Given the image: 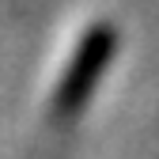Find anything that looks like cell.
Returning <instances> with one entry per match:
<instances>
[{"mask_svg":"<svg viewBox=\"0 0 159 159\" xmlns=\"http://www.w3.org/2000/svg\"><path fill=\"white\" fill-rule=\"evenodd\" d=\"M114 53H117V27L102 19V23H95L80 38L72 61H68V68L61 76V84L53 91V106H49L53 125H72L80 117V110L91 102V91L98 87V80L106 76Z\"/></svg>","mask_w":159,"mask_h":159,"instance_id":"1","label":"cell"}]
</instances>
